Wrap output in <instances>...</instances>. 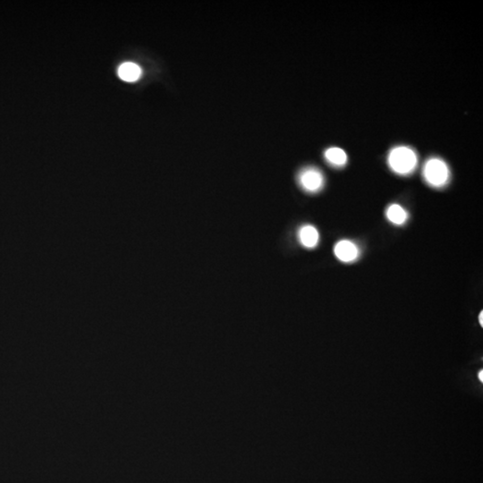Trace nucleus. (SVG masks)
<instances>
[{"mask_svg": "<svg viewBox=\"0 0 483 483\" xmlns=\"http://www.w3.org/2000/svg\"><path fill=\"white\" fill-rule=\"evenodd\" d=\"M388 164L396 174L409 176L418 166V156L414 148L407 146H398L390 150Z\"/></svg>", "mask_w": 483, "mask_h": 483, "instance_id": "1", "label": "nucleus"}, {"mask_svg": "<svg viewBox=\"0 0 483 483\" xmlns=\"http://www.w3.org/2000/svg\"><path fill=\"white\" fill-rule=\"evenodd\" d=\"M450 166L440 158H430L424 163L422 178L430 186L443 188L450 182Z\"/></svg>", "mask_w": 483, "mask_h": 483, "instance_id": "2", "label": "nucleus"}, {"mask_svg": "<svg viewBox=\"0 0 483 483\" xmlns=\"http://www.w3.org/2000/svg\"><path fill=\"white\" fill-rule=\"evenodd\" d=\"M297 182L304 191L309 194H316L322 191L325 186V178L322 172L315 166H306L299 171Z\"/></svg>", "mask_w": 483, "mask_h": 483, "instance_id": "3", "label": "nucleus"}, {"mask_svg": "<svg viewBox=\"0 0 483 483\" xmlns=\"http://www.w3.org/2000/svg\"><path fill=\"white\" fill-rule=\"evenodd\" d=\"M334 254L336 258L342 262H354L360 256V249L354 242L341 240L336 244Z\"/></svg>", "mask_w": 483, "mask_h": 483, "instance_id": "4", "label": "nucleus"}, {"mask_svg": "<svg viewBox=\"0 0 483 483\" xmlns=\"http://www.w3.org/2000/svg\"><path fill=\"white\" fill-rule=\"evenodd\" d=\"M297 236L301 246L307 249H314L318 246L320 242V233L318 229L312 225H304L301 226L298 230Z\"/></svg>", "mask_w": 483, "mask_h": 483, "instance_id": "5", "label": "nucleus"}, {"mask_svg": "<svg viewBox=\"0 0 483 483\" xmlns=\"http://www.w3.org/2000/svg\"><path fill=\"white\" fill-rule=\"evenodd\" d=\"M118 74L119 78L124 82H134L139 80L142 76V68L134 63L126 62L119 66Z\"/></svg>", "mask_w": 483, "mask_h": 483, "instance_id": "6", "label": "nucleus"}, {"mask_svg": "<svg viewBox=\"0 0 483 483\" xmlns=\"http://www.w3.org/2000/svg\"><path fill=\"white\" fill-rule=\"evenodd\" d=\"M324 158L330 165L334 168H343L348 163V158L346 152L338 147L326 148Z\"/></svg>", "mask_w": 483, "mask_h": 483, "instance_id": "7", "label": "nucleus"}, {"mask_svg": "<svg viewBox=\"0 0 483 483\" xmlns=\"http://www.w3.org/2000/svg\"><path fill=\"white\" fill-rule=\"evenodd\" d=\"M386 216L388 220L392 224L396 226H402L406 223L408 220V212L402 208L399 204H391L386 210Z\"/></svg>", "mask_w": 483, "mask_h": 483, "instance_id": "8", "label": "nucleus"}, {"mask_svg": "<svg viewBox=\"0 0 483 483\" xmlns=\"http://www.w3.org/2000/svg\"><path fill=\"white\" fill-rule=\"evenodd\" d=\"M482 318H483V314H482V312H480V316H479L480 323V325H482V326L483 325Z\"/></svg>", "mask_w": 483, "mask_h": 483, "instance_id": "9", "label": "nucleus"}, {"mask_svg": "<svg viewBox=\"0 0 483 483\" xmlns=\"http://www.w3.org/2000/svg\"><path fill=\"white\" fill-rule=\"evenodd\" d=\"M479 378H480V382H483V372H482V370H480V373H479Z\"/></svg>", "mask_w": 483, "mask_h": 483, "instance_id": "10", "label": "nucleus"}]
</instances>
